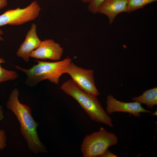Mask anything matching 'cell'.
I'll return each mask as SVG.
<instances>
[{
	"instance_id": "obj_21",
	"label": "cell",
	"mask_w": 157,
	"mask_h": 157,
	"mask_svg": "<svg viewBox=\"0 0 157 157\" xmlns=\"http://www.w3.org/2000/svg\"><path fill=\"white\" fill-rule=\"evenodd\" d=\"M157 111H155L154 113L152 114L151 115H157Z\"/></svg>"
},
{
	"instance_id": "obj_15",
	"label": "cell",
	"mask_w": 157,
	"mask_h": 157,
	"mask_svg": "<svg viewBox=\"0 0 157 157\" xmlns=\"http://www.w3.org/2000/svg\"><path fill=\"white\" fill-rule=\"evenodd\" d=\"M7 139L5 131L0 129V152L7 146Z\"/></svg>"
},
{
	"instance_id": "obj_1",
	"label": "cell",
	"mask_w": 157,
	"mask_h": 157,
	"mask_svg": "<svg viewBox=\"0 0 157 157\" xmlns=\"http://www.w3.org/2000/svg\"><path fill=\"white\" fill-rule=\"evenodd\" d=\"M19 94L17 89L12 90L6 103L7 108L16 116L20 124L21 133L29 149L36 154L46 153V147L40 141L37 131L39 124L33 118L31 108L19 101Z\"/></svg>"
},
{
	"instance_id": "obj_19",
	"label": "cell",
	"mask_w": 157,
	"mask_h": 157,
	"mask_svg": "<svg viewBox=\"0 0 157 157\" xmlns=\"http://www.w3.org/2000/svg\"><path fill=\"white\" fill-rule=\"evenodd\" d=\"M3 34V33L2 30L0 28V40L3 41V39L1 36V35Z\"/></svg>"
},
{
	"instance_id": "obj_9",
	"label": "cell",
	"mask_w": 157,
	"mask_h": 157,
	"mask_svg": "<svg viewBox=\"0 0 157 157\" xmlns=\"http://www.w3.org/2000/svg\"><path fill=\"white\" fill-rule=\"evenodd\" d=\"M41 41L37 34V25L33 23L27 32L24 40L18 49L17 55L25 62H28L31 53L39 46Z\"/></svg>"
},
{
	"instance_id": "obj_7",
	"label": "cell",
	"mask_w": 157,
	"mask_h": 157,
	"mask_svg": "<svg viewBox=\"0 0 157 157\" xmlns=\"http://www.w3.org/2000/svg\"><path fill=\"white\" fill-rule=\"evenodd\" d=\"M106 112L108 115L117 112L127 113L136 117L141 116V113H151L152 111L143 108L141 104L136 101L124 102L115 99L112 95H108L106 100Z\"/></svg>"
},
{
	"instance_id": "obj_6",
	"label": "cell",
	"mask_w": 157,
	"mask_h": 157,
	"mask_svg": "<svg viewBox=\"0 0 157 157\" xmlns=\"http://www.w3.org/2000/svg\"><path fill=\"white\" fill-rule=\"evenodd\" d=\"M65 72L81 90L97 97L99 95V92L95 85L93 70L78 67L72 62L66 66Z\"/></svg>"
},
{
	"instance_id": "obj_16",
	"label": "cell",
	"mask_w": 157,
	"mask_h": 157,
	"mask_svg": "<svg viewBox=\"0 0 157 157\" xmlns=\"http://www.w3.org/2000/svg\"><path fill=\"white\" fill-rule=\"evenodd\" d=\"M116 155L112 153L108 149L106 150L99 157H117Z\"/></svg>"
},
{
	"instance_id": "obj_10",
	"label": "cell",
	"mask_w": 157,
	"mask_h": 157,
	"mask_svg": "<svg viewBox=\"0 0 157 157\" xmlns=\"http://www.w3.org/2000/svg\"><path fill=\"white\" fill-rule=\"evenodd\" d=\"M128 0H106L99 7L98 13L107 16L110 24L119 14L126 11Z\"/></svg>"
},
{
	"instance_id": "obj_8",
	"label": "cell",
	"mask_w": 157,
	"mask_h": 157,
	"mask_svg": "<svg viewBox=\"0 0 157 157\" xmlns=\"http://www.w3.org/2000/svg\"><path fill=\"white\" fill-rule=\"evenodd\" d=\"M60 45L51 39L42 41L39 46L31 53L30 57L40 60H59L63 53Z\"/></svg>"
},
{
	"instance_id": "obj_13",
	"label": "cell",
	"mask_w": 157,
	"mask_h": 157,
	"mask_svg": "<svg viewBox=\"0 0 157 157\" xmlns=\"http://www.w3.org/2000/svg\"><path fill=\"white\" fill-rule=\"evenodd\" d=\"M157 0H128L126 12L131 13Z\"/></svg>"
},
{
	"instance_id": "obj_20",
	"label": "cell",
	"mask_w": 157,
	"mask_h": 157,
	"mask_svg": "<svg viewBox=\"0 0 157 157\" xmlns=\"http://www.w3.org/2000/svg\"><path fill=\"white\" fill-rule=\"evenodd\" d=\"M81 1L82 2L85 3H88L89 2L90 0H81Z\"/></svg>"
},
{
	"instance_id": "obj_12",
	"label": "cell",
	"mask_w": 157,
	"mask_h": 157,
	"mask_svg": "<svg viewBox=\"0 0 157 157\" xmlns=\"http://www.w3.org/2000/svg\"><path fill=\"white\" fill-rule=\"evenodd\" d=\"M5 63L4 59L0 57V83L3 82L15 80L19 76L15 71L8 70L3 68L1 64Z\"/></svg>"
},
{
	"instance_id": "obj_4",
	"label": "cell",
	"mask_w": 157,
	"mask_h": 157,
	"mask_svg": "<svg viewBox=\"0 0 157 157\" xmlns=\"http://www.w3.org/2000/svg\"><path fill=\"white\" fill-rule=\"evenodd\" d=\"M118 140L115 134L101 127L85 136L81 150L84 157H99L110 146L116 144Z\"/></svg>"
},
{
	"instance_id": "obj_11",
	"label": "cell",
	"mask_w": 157,
	"mask_h": 157,
	"mask_svg": "<svg viewBox=\"0 0 157 157\" xmlns=\"http://www.w3.org/2000/svg\"><path fill=\"white\" fill-rule=\"evenodd\" d=\"M132 99L134 101L144 104L148 108L152 109L154 106L157 105V88L146 90L142 95L134 97Z\"/></svg>"
},
{
	"instance_id": "obj_14",
	"label": "cell",
	"mask_w": 157,
	"mask_h": 157,
	"mask_svg": "<svg viewBox=\"0 0 157 157\" xmlns=\"http://www.w3.org/2000/svg\"><path fill=\"white\" fill-rule=\"evenodd\" d=\"M106 0H90L88 6V10L93 14L98 13L99 9Z\"/></svg>"
},
{
	"instance_id": "obj_2",
	"label": "cell",
	"mask_w": 157,
	"mask_h": 157,
	"mask_svg": "<svg viewBox=\"0 0 157 157\" xmlns=\"http://www.w3.org/2000/svg\"><path fill=\"white\" fill-rule=\"evenodd\" d=\"M60 88L75 99L92 120L110 127L113 126L111 118L101 106L97 96L81 90L71 79L65 82Z\"/></svg>"
},
{
	"instance_id": "obj_18",
	"label": "cell",
	"mask_w": 157,
	"mask_h": 157,
	"mask_svg": "<svg viewBox=\"0 0 157 157\" xmlns=\"http://www.w3.org/2000/svg\"><path fill=\"white\" fill-rule=\"evenodd\" d=\"M4 117L3 108L2 106L0 105V121H2Z\"/></svg>"
},
{
	"instance_id": "obj_3",
	"label": "cell",
	"mask_w": 157,
	"mask_h": 157,
	"mask_svg": "<svg viewBox=\"0 0 157 157\" xmlns=\"http://www.w3.org/2000/svg\"><path fill=\"white\" fill-rule=\"evenodd\" d=\"M35 61L37 64L28 69L15 65L17 69L26 74L27 77L26 83L30 87L35 86L45 80L58 84L60 77L65 73V67L72 62V60L70 58H66L62 60L55 62Z\"/></svg>"
},
{
	"instance_id": "obj_22",
	"label": "cell",
	"mask_w": 157,
	"mask_h": 157,
	"mask_svg": "<svg viewBox=\"0 0 157 157\" xmlns=\"http://www.w3.org/2000/svg\"></svg>"
},
{
	"instance_id": "obj_5",
	"label": "cell",
	"mask_w": 157,
	"mask_h": 157,
	"mask_svg": "<svg viewBox=\"0 0 157 157\" xmlns=\"http://www.w3.org/2000/svg\"><path fill=\"white\" fill-rule=\"evenodd\" d=\"M41 8L36 1L26 7L8 10L0 15V27L5 25L18 26L35 19L39 16Z\"/></svg>"
},
{
	"instance_id": "obj_17",
	"label": "cell",
	"mask_w": 157,
	"mask_h": 157,
	"mask_svg": "<svg viewBox=\"0 0 157 157\" xmlns=\"http://www.w3.org/2000/svg\"><path fill=\"white\" fill-rule=\"evenodd\" d=\"M8 4V0H0V9L6 6Z\"/></svg>"
}]
</instances>
